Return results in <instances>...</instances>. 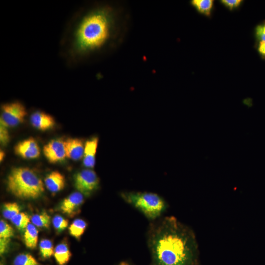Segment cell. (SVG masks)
Listing matches in <instances>:
<instances>
[{
	"label": "cell",
	"instance_id": "8",
	"mask_svg": "<svg viewBox=\"0 0 265 265\" xmlns=\"http://www.w3.org/2000/svg\"><path fill=\"white\" fill-rule=\"evenodd\" d=\"M83 195L79 191L71 193L60 203L58 209L64 214L73 218L79 214L84 203Z\"/></svg>",
	"mask_w": 265,
	"mask_h": 265
},
{
	"label": "cell",
	"instance_id": "25",
	"mask_svg": "<svg viewBox=\"0 0 265 265\" xmlns=\"http://www.w3.org/2000/svg\"><path fill=\"white\" fill-rule=\"evenodd\" d=\"M0 141L2 146H6L10 141V135L7 127L0 124Z\"/></svg>",
	"mask_w": 265,
	"mask_h": 265
},
{
	"label": "cell",
	"instance_id": "7",
	"mask_svg": "<svg viewBox=\"0 0 265 265\" xmlns=\"http://www.w3.org/2000/svg\"><path fill=\"white\" fill-rule=\"evenodd\" d=\"M43 152L51 163L62 161L66 157L65 140L61 138L52 139L44 146Z\"/></svg>",
	"mask_w": 265,
	"mask_h": 265
},
{
	"label": "cell",
	"instance_id": "21",
	"mask_svg": "<svg viewBox=\"0 0 265 265\" xmlns=\"http://www.w3.org/2000/svg\"><path fill=\"white\" fill-rule=\"evenodd\" d=\"M13 224L20 231H24L30 223V219L26 213L20 212L11 220Z\"/></svg>",
	"mask_w": 265,
	"mask_h": 265
},
{
	"label": "cell",
	"instance_id": "32",
	"mask_svg": "<svg viewBox=\"0 0 265 265\" xmlns=\"http://www.w3.org/2000/svg\"><path fill=\"white\" fill-rule=\"evenodd\" d=\"M0 265H3L1 263V264H0Z\"/></svg>",
	"mask_w": 265,
	"mask_h": 265
},
{
	"label": "cell",
	"instance_id": "14",
	"mask_svg": "<svg viewBox=\"0 0 265 265\" xmlns=\"http://www.w3.org/2000/svg\"><path fill=\"white\" fill-rule=\"evenodd\" d=\"M53 256L58 265H65L70 260L72 253L66 242H61L54 248Z\"/></svg>",
	"mask_w": 265,
	"mask_h": 265
},
{
	"label": "cell",
	"instance_id": "18",
	"mask_svg": "<svg viewBox=\"0 0 265 265\" xmlns=\"http://www.w3.org/2000/svg\"><path fill=\"white\" fill-rule=\"evenodd\" d=\"M213 0H193L191 4L198 11L207 16L211 15Z\"/></svg>",
	"mask_w": 265,
	"mask_h": 265
},
{
	"label": "cell",
	"instance_id": "17",
	"mask_svg": "<svg viewBox=\"0 0 265 265\" xmlns=\"http://www.w3.org/2000/svg\"><path fill=\"white\" fill-rule=\"evenodd\" d=\"M51 220L50 216L45 211L35 214L30 218L32 224L35 227L45 229L50 227Z\"/></svg>",
	"mask_w": 265,
	"mask_h": 265
},
{
	"label": "cell",
	"instance_id": "27",
	"mask_svg": "<svg viewBox=\"0 0 265 265\" xmlns=\"http://www.w3.org/2000/svg\"><path fill=\"white\" fill-rule=\"evenodd\" d=\"M10 238H0V254L3 255L8 250Z\"/></svg>",
	"mask_w": 265,
	"mask_h": 265
},
{
	"label": "cell",
	"instance_id": "10",
	"mask_svg": "<svg viewBox=\"0 0 265 265\" xmlns=\"http://www.w3.org/2000/svg\"><path fill=\"white\" fill-rule=\"evenodd\" d=\"M30 122L34 128L42 131L49 130L55 124L53 117L41 110H36L30 115Z\"/></svg>",
	"mask_w": 265,
	"mask_h": 265
},
{
	"label": "cell",
	"instance_id": "19",
	"mask_svg": "<svg viewBox=\"0 0 265 265\" xmlns=\"http://www.w3.org/2000/svg\"><path fill=\"white\" fill-rule=\"evenodd\" d=\"M20 210L21 207L16 202H6L2 206V213L4 218L11 220Z\"/></svg>",
	"mask_w": 265,
	"mask_h": 265
},
{
	"label": "cell",
	"instance_id": "4",
	"mask_svg": "<svg viewBox=\"0 0 265 265\" xmlns=\"http://www.w3.org/2000/svg\"><path fill=\"white\" fill-rule=\"evenodd\" d=\"M120 196L151 221L160 218L167 208L164 199L153 192L125 191L120 193Z\"/></svg>",
	"mask_w": 265,
	"mask_h": 265
},
{
	"label": "cell",
	"instance_id": "9",
	"mask_svg": "<svg viewBox=\"0 0 265 265\" xmlns=\"http://www.w3.org/2000/svg\"><path fill=\"white\" fill-rule=\"evenodd\" d=\"M14 151L17 156L26 159H36L40 155V147L32 137L18 142L14 146Z\"/></svg>",
	"mask_w": 265,
	"mask_h": 265
},
{
	"label": "cell",
	"instance_id": "23",
	"mask_svg": "<svg viewBox=\"0 0 265 265\" xmlns=\"http://www.w3.org/2000/svg\"><path fill=\"white\" fill-rule=\"evenodd\" d=\"M52 223L56 232L60 233L67 228L69 224V221L63 216L56 214L53 217Z\"/></svg>",
	"mask_w": 265,
	"mask_h": 265
},
{
	"label": "cell",
	"instance_id": "13",
	"mask_svg": "<svg viewBox=\"0 0 265 265\" xmlns=\"http://www.w3.org/2000/svg\"><path fill=\"white\" fill-rule=\"evenodd\" d=\"M44 184L48 190L53 193L62 190L65 186V178L58 171H53L47 175Z\"/></svg>",
	"mask_w": 265,
	"mask_h": 265
},
{
	"label": "cell",
	"instance_id": "11",
	"mask_svg": "<svg viewBox=\"0 0 265 265\" xmlns=\"http://www.w3.org/2000/svg\"><path fill=\"white\" fill-rule=\"evenodd\" d=\"M85 143L79 138H68L65 140L66 157L78 161L83 157Z\"/></svg>",
	"mask_w": 265,
	"mask_h": 265
},
{
	"label": "cell",
	"instance_id": "30",
	"mask_svg": "<svg viewBox=\"0 0 265 265\" xmlns=\"http://www.w3.org/2000/svg\"><path fill=\"white\" fill-rule=\"evenodd\" d=\"M117 265H135L128 261H122L120 262Z\"/></svg>",
	"mask_w": 265,
	"mask_h": 265
},
{
	"label": "cell",
	"instance_id": "3",
	"mask_svg": "<svg viewBox=\"0 0 265 265\" xmlns=\"http://www.w3.org/2000/svg\"><path fill=\"white\" fill-rule=\"evenodd\" d=\"M8 190L16 197L23 199H35L44 192V184L39 176L30 168L14 167L7 176Z\"/></svg>",
	"mask_w": 265,
	"mask_h": 265
},
{
	"label": "cell",
	"instance_id": "29",
	"mask_svg": "<svg viewBox=\"0 0 265 265\" xmlns=\"http://www.w3.org/2000/svg\"><path fill=\"white\" fill-rule=\"evenodd\" d=\"M258 51L260 54L265 57V40L260 41L258 47Z\"/></svg>",
	"mask_w": 265,
	"mask_h": 265
},
{
	"label": "cell",
	"instance_id": "16",
	"mask_svg": "<svg viewBox=\"0 0 265 265\" xmlns=\"http://www.w3.org/2000/svg\"><path fill=\"white\" fill-rule=\"evenodd\" d=\"M87 227V222L80 218L76 219L68 228L71 236L78 240H80Z\"/></svg>",
	"mask_w": 265,
	"mask_h": 265
},
{
	"label": "cell",
	"instance_id": "31",
	"mask_svg": "<svg viewBox=\"0 0 265 265\" xmlns=\"http://www.w3.org/2000/svg\"><path fill=\"white\" fill-rule=\"evenodd\" d=\"M5 154L4 153V152L2 150H0V162H1L4 157H5Z\"/></svg>",
	"mask_w": 265,
	"mask_h": 265
},
{
	"label": "cell",
	"instance_id": "24",
	"mask_svg": "<svg viewBox=\"0 0 265 265\" xmlns=\"http://www.w3.org/2000/svg\"><path fill=\"white\" fill-rule=\"evenodd\" d=\"M13 228L4 220L0 221V238H11L14 236Z\"/></svg>",
	"mask_w": 265,
	"mask_h": 265
},
{
	"label": "cell",
	"instance_id": "20",
	"mask_svg": "<svg viewBox=\"0 0 265 265\" xmlns=\"http://www.w3.org/2000/svg\"><path fill=\"white\" fill-rule=\"evenodd\" d=\"M39 252L43 259L50 258L54 254V249L52 241L48 239H43L39 243Z\"/></svg>",
	"mask_w": 265,
	"mask_h": 265
},
{
	"label": "cell",
	"instance_id": "1",
	"mask_svg": "<svg viewBox=\"0 0 265 265\" xmlns=\"http://www.w3.org/2000/svg\"><path fill=\"white\" fill-rule=\"evenodd\" d=\"M114 27L113 14L108 6L80 9L65 28L61 40V56L69 66H77L108 44Z\"/></svg>",
	"mask_w": 265,
	"mask_h": 265
},
{
	"label": "cell",
	"instance_id": "15",
	"mask_svg": "<svg viewBox=\"0 0 265 265\" xmlns=\"http://www.w3.org/2000/svg\"><path fill=\"white\" fill-rule=\"evenodd\" d=\"M24 241L28 248L33 249L37 246L38 239V231L32 224L29 223L25 230Z\"/></svg>",
	"mask_w": 265,
	"mask_h": 265
},
{
	"label": "cell",
	"instance_id": "6",
	"mask_svg": "<svg viewBox=\"0 0 265 265\" xmlns=\"http://www.w3.org/2000/svg\"><path fill=\"white\" fill-rule=\"evenodd\" d=\"M73 179L76 188L85 196L92 195L100 187V179L91 169H84L77 172Z\"/></svg>",
	"mask_w": 265,
	"mask_h": 265
},
{
	"label": "cell",
	"instance_id": "26",
	"mask_svg": "<svg viewBox=\"0 0 265 265\" xmlns=\"http://www.w3.org/2000/svg\"><path fill=\"white\" fill-rule=\"evenodd\" d=\"M242 0H222L221 2L230 10L238 7Z\"/></svg>",
	"mask_w": 265,
	"mask_h": 265
},
{
	"label": "cell",
	"instance_id": "12",
	"mask_svg": "<svg viewBox=\"0 0 265 265\" xmlns=\"http://www.w3.org/2000/svg\"><path fill=\"white\" fill-rule=\"evenodd\" d=\"M99 142V137L94 136L85 142L82 163L84 167L92 169L96 163V154Z\"/></svg>",
	"mask_w": 265,
	"mask_h": 265
},
{
	"label": "cell",
	"instance_id": "28",
	"mask_svg": "<svg viewBox=\"0 0 265 265\" xmlns=\"http://www.w3.org/2000/svg\"><path fill=\"white\" fill-rule=\"evenodd\" d=\"M256 35L260 41L265 40V24L256 27Z\"/></svg>",
	"mask_w": 265,
	"mask_h": 265
},
{
	"label": "cell",
	"instance_id": "5",
	"mask_svg": "<svg viewBox=\"0 0 265 265\" xmlns=\"http://www.w3.org/2000/svg\"><path fill=\"white\" fill-rule=\"evenodd\" d=\"M0 109V124L7 128L22 123L27 115L25 106L18 101L3 104Z\"/></svg>",
	"mask_w": 265,
	"mask_h": 265
},
{
	"label": "cell",
	"instance_id": "22",
	"mask_svg": "<svg viewBox=\"0 0 265 265\" xmlns=\"http://www.w3.org/2000/svg\"><path fill=\"white\" fill-rule=\"evenodd\" d=\"M13 265H39V264L31 254L24 253L18 255L15 258Z\"/></svg>",
	"mask_w": 265,
	"mask_h": 265
},
{
	"label": "cell",
	"instance_id": "2",
	"mask_svg": "<svg viewBox=\"0 0 265 265\" xmlns=\"http://www.w3.org/2000/svg\"><path fill=\"white\" fill-rule=\"evenodd\" d=\"M150 265H197L199 250L192 229L174 216L151 221L147 232Z\"/></svg>",
	"mask_w": 265,
	"mask_h": 265
}]
</instances>
